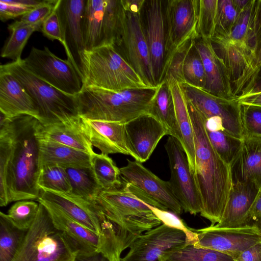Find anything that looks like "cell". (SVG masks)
<instances>
[{
    "label": "cell",
    "instance_id": "cell-7",
    "mask_svg": "<svg viewBox=\"0 0 261 261\" xmlns=\"http://www.w3.org/2000/svg\"><path fill=\"white\" fill-rule=\"evenodd\" d=\"M123 187L142 202L176 215L184 211L169 181L160 178L142 163L127 159L120 168Z\"/></svg>",
    "mask_w": 261,
    "mask_h": 261
},
{
    "label": "cell",
    "instance_id": "cell-11",
    "mask_svg": "<svg viewBox=\"0 0 261 261\" xmlns=\"http://www.w3.org/2000/svg\"><path fill=\"white\" fill-rule=\"evenodd\" d=\"M156 86L164 79L167 60L165 1H145L141 12Z\"/></svg>",
    "mask_w": 261,
    "mask_h": 261
},
{
    "label": "cell",
    "instance_id": "cell-47",
    "mask_svg": "<svg viewBox=\"0 0 261 261\" xmlns=\"http://www.w3.org/2000/svg\"><path fill=\"white\" fill-rule=\"evenodd\" d=\"M59 2L55 10L42 23L41 31L48 39L58 40L66 51L67 46L64 29L58 10Z\"/></svg>",
    "mask_w": 261,
    "mask_h": 261
},
{
    "label": "cell",
    "instance_id": "cell-15",
    "mask_svg": "<svg viewBox=\"0 0 261 261\" xmlns=\"http://www.w3.org/2000/svg\"><path fill=\"white\" fill-rule=\"evenodd\" d=\"M194 230L197 234L195 246L229 254L234 259L241 252L261 240V234L253 226L218 227L214 225Z\"/></svg>",
    "mask_w": 261,
    "mask_h": 261
},
{
    "label": "cell",
    "instance_id": "cell-32",
    "mask_svg": "<svg viewBox=\"0 0 261 261\" xmlns=\"http://www.w3.org/2000/svg\"><path fill=\"white\" fill-rule=\"evenodd\" d=\"M125 9L123 0H107L104 12L102 45H112L117 48L122 41Z\"/></svg>",
    "mask_w": 261,
    "mask_h": 261
},
{
    "label": "cell",
    "instance_id": "cell-22",
    "mask_svg": "<svg viewBox=\"0 0 261 261\" xmlns=\"http://www.w3.org/2000/svg\"><path fill=\"white\" fill-rule=\"evenodd\" d=\"M37 135L38 138L65 145L91 155L95 153L84 119L80 116L50 125H43L39 122Z\"/></svg>",
    "mask_w": 261,
    "mask_h": 261
},
{
    "label": "cell",
    "instance_id": "cell-28",
    "mask_svg": "<svg viewBox=\"0 0 261 261\" xmlns=\"http://www.w3.org/2000/svg\"><path fill=\"white\" fill-rule=\"evenodd\" d=\"M167 81L174 100L176 118L180 136V143L186 154L191 171L193 175L195 170L194 137L186 100L180 84L175 80Z\"/></svg>",
    "mask_w": 261,
    "mask_h": 261
},
{
    "label": "cell",
    "instance_id": "cell-27",
    "mask_svg": "<svg viewBox=\"0 0 261 261\" xmlns=\"http://www.w3.org/2000/svg\"><path fill=\"white\" fill-rule=\"evenodd\" d=\"M38 140L40 167L46 164L64 168L91 167L90 154L46 139L38 138Z\"/></svg>",
    "mask_w": 261,
    "mask_h": 261
},
{
    "label": "cell",
    "instance_id": "cell-2",
    "mask_svg": "<svg viewBox=\"0 0 261 261\" xmlns=\"http://www.w3.org/2000/svg\"><path fill=\"white\" fill-rule=\"evenodd\" d=\"M186 100L193 132L195 156L193 176L202 201L200 214L211 222L212 226L220 221L223 215L232 186L229 166L211 144L203 114Z\"/></svg>",
    "mask_w": 261,
    "mask_h": 261
},
{
    "label": "cell",
    "instance_id": "cell-42",
    "mask_svg": "<svg viewBox=\"0 0 261 261\" xmlns=\"http://www.w3.org/2000/svg\"><path fill=\"white\" fill-rule=\"evenodd\" d=\"M238 15L232 0H218L216 24L214 34L212 38L220 39L227 38Z\"/></svg>",
    "mask_w": 261,
    "mask_h": 261
},
{
    "label": "cell",
    "instance_id": "cell-21",
    "mask_svg": "<svg viewBox=\"0 0 261 261\" xmlns=\"http://www.w3.org/2000/svg\"><path fill=\"white\" fill-rule=\"evenodd\" d=\"M229 166L232 184L250 182L261 189V136L244 135Z\"/></svg>",
    "mask_w": 261,
    "mask_h": 261
},
{
    "label": "cell",
    "instance_id": "cell-54",
    "mask_svg": "<svg viewBox=\"0 0 261 261\" xmlns=\"http://www.w3.org/2000/svg\"><path fill=\"white\" fill-rule=\"evenodd\" d=\"M74 261H111L101 253L95 252L87 254H77ZM119 261H121L120 260Z\"/></svg>",
    "mask_w": 261,
    "mask_h": 261
},
{
    "label": "cell",
    "instance_id": "cell-44",
    "mask_svg": "<svg viewBox=\"0 0 261 261\" xmlns=\"http://www.w3.org/2000/svg\"><path fill=\"white\" fill-rule=\"evenodd\" d=\"M194 42V39L189 40L171 55L166 63L163 81L175 80L179 84L185 82L183 72L184 62Z\"/></svg>",
    "mask_w": 261,
    "mask_h": 261
},
{
    "label": "cell",
    "instance_id": "cell-9",
    "mask_svg": "<svg viewBox=\"0 0 261 261\" xmlns=\"http://www.w3.org/2000/svg\"><path fill=\"white\" fill-rule=\"evenodd\" d=\"M165 148L170 170L169 182L183 211L192 215L200 213L201 197L181 143L169 136Z\"/></svg>",
    "mask_w": 261,
    "mask_h": 261
},
{
    "label": "cell",
    "instance_id": "cell-48",
    "mask_svg": "<svg viewBox=\"0 0 261 261\" xmlns=\"http://www.w3.org/2000/svg\"><path fill=\"white\" fill-rule=\"evenodd\" d=\"M149 206L163 224L183 231L190 243H195L197 240L196 232L194 229L188 227L177 215L168 211L162 210L150 205Z\"/></svg>",
    "mask_w": 261,
    "mask_h": 261
},
{
    "label": "cell",
    "instance_id": "cell-14",
    "mask_svg": "<svg viewBox=\"0 0 261 261\" xmlns=\"http://www.w3.org/2000/svg\"><path fill=\"white\" fill-rule=\"evenodd\" d=\"M198 4L199 0L165 1L166 63L171 55L178 47L190 39L198 38L197 33Z\"/></svg>",
    "mask_w": 261,
    "mask_h": 261
},
{
    "label": "cell",
    "instance_id": "cell-18",
    "mask_svg": "<svg viewBox=\"0 0 261 261\" xmlns=\"http://www.w3.org/2000/svg\"><path fill=\"white\" fill-rule=\"evenodd\" d=\"M213 47L222 60L229 74L236 99L254 70L249 50L244 43L227 42L211 38Z\"/></svg>",
    "mask_w": 261,
    "mask_h": 261
},
{
    "label": "cell",
    "instance_id": "cell-13",
    "mask_svg": "<svg viewBox=\"0 0 261 261\" xmlns=\"http://www.w3.org/2000/svg\"><path fill=\"white\" fill-rule=\"evenodd\" d=\"M190 244L183 231L162 223L139 236L120 260L160 261L164 254Z\"/></svg>",
    "mask_w": 261,
    "mask_h": 261
},
{
    "label": "cell",
    "instance_id": "cell-10",
    "mask_svg": "<svg viewBox=\"0 0 261 261\" xmlns=\"http://www.w3.org/2000/svg\"><path fill=\"white\" fill-rule=\"evenodd\" d=\"M141 12L125 9L122 41L116 49L125 58L148 87L155 85L149 51L145 37Z\"/></svg>",
    "mask_w": 261,
    "mask_h": 261
},
{
    "label": "cell",
    "instance_id": "cell-41",
    "mask_svg": "<svg viewBox=\"0 0 261 261\" xmlns=\"http://www.w3.org/2000/svg\"><path fill=\"white\" fill-rule=\"evenodd\" d=\"M218 0H199L197 33L199 37L211 39L215 32Z\"/></svg>",
    "mask_w": 261,
    "mask_h": 261
},
{
    "label": "cell",
    "instance_id": "cell-40",
    "mask_svg": "<svg viewBox=\"0 0 261 261\" xmlns=\"http://www.w3.org/2000/svg\"><path fill=\"white\" fill-rule=\"evenodd\" d=\"M39 203L29 200H19L9 208L6 216L17 228L27 231L38 214Z\"/></svg>",
    "mask_w": 261,
    "mask_h": 261
},
{
    "label": "cell",
    "instance_id": "cell-17",
    "mask_svg": "<svg viewBox=\"0 0 261 261\" xmlns=\"http://www.w3.org/2000/svg\"><path fill=\"white\" fill-rule=\"evenodd\" d=\"M127 148L136 161L148 160L161 139L167 133L164 125L149 113L124 124Z\"/></svg>",
    "mask_w": 261,
    "mask_h": 261
},
{
    "label": "cell",
    "instance_id": "cell-56",
    "mask_svg": "<svg viewBox=\"0 0 261 261\" xmlns=\"http://www.w3.org/2000/svg\"><path fill=\"white\" fill-rule=\"evenodd\" d=\"M251 0H232L233 6L239 15L250 3Z\"/></svg>",
    "mask_w": 261,
    "mask_h": 261
},
{
    "label": "cell",
    "instance_id": "cell-37",
    "mask_svg": "<svg viewBox=\"0 0 261 261\" xmlns=\"http://www.w3.org/2000/svg\"><path fill=\"white\" fill-rule=\"evenodd\" d=\"M27 231L16 227L0 213V261H12Z\"/></svg>",
    "mask_w": 261,
    "mask_h": 261
},
{
    "label": "cell",
    "instance_id": "cell-23",
    "mask_svg": "<svg viewBox=\"0 0 261 261\" xmlns=\"http://www.w3.org/2000/svg\"><path fill=\"white\" fill-rule=\"evenodd\" d=\"M259 190L250 182L232 184L223 215L215 226L218 227L246 226L248 216Z\"/></svg>",
    "mask_w": 261,
    "mask_h": 261
},
{
    "label": "cell",
    "instance_id": "cell-35",
    "mask_svg": "<svg viewBox=\"0 0 261 261\" xmlns=\"http://www.w3.org/2000/svg\"><path fill=\"white\" fill-rule=\"evenodd\" d=\"M91 168L102 190L119 188L122 186L120 168L108 155L95 153L92 155Z\"/></svg>",
    "mask_w": 261,
    "mask_h": 261
},
{
    "label": "cell",
    "instance_id": "cell-24",
    "mask_svg": "<svg viewBox=\"0 0 261 261\" xmlns=\"http://www.w3.org/2000/svg\"><path fill=\"white\" fill-rule=\"evenodd\" d=\"M0 112L8 117L29 115L38 119L36 109L24 87L12 74L1 68Z\"/></svg>",
    "mask_w": 261,
    "mask_h": 261
},
{
    "label": "cell",
    "instance_id": "cell-4",
    "mask_svg": "<svg viewBox=\"0 0 261 261\" xmlns=\"http://www.w3.org/2000/svg\"><path fill=\"white\" fill-rule=\"evenodd\" d=\"M81 62L83 87L116 92L150 87L113 46L84 50Z\"/></svg>",
    "mask_w": 261,
    "mask_h": 261
},
{
    "label": "cell",
    "instance_id": "cell-49",
    "mask_svg": "<svg viewBox=\"0 0 261 261\" xmlns=\"http://www.w3.org/2000/svg\"><path fill=\"white\" fill-rule=\"evenodd\" d=\"M59 0H44V2L21 17L20 20L31 25H42L55 10Z\"/></svg>",
    "mask_w": 261,
    "mask_h": 261
},
{
    "label": "cell",
    "instance_id": "cell-34",
    "mask_svg": "<svg viewBox=\"0 0 261 261\" xmlns=\"http://www.w3.org/2000/svg\"><path fill=\"white\" fill-rule=\"evenodd\" d=\"M41 26L31 25L21 20L10 24L8 29L10 35L2 49L1 57L13 61L21 60L29 38L34 32L41 31Z\"/></svg>",
    "mask_w": 261,
    "mask_h": 261
},
{
    "label": "cell",
    "instance_id": "cell-33",
    "mask_svg": "<svg viewBox=\"0 0 261 261\" xmlns=\"http://www.w3.org/2000/svg\"><path fill=\"white\" fill-rule=\"evenodd\" d=\"M71 187L70 194L95 202L102 190L91 167L65 168Z\"/></svg>",
    "mask_w": 261,
    "mask_h": 261
},
{
    "label": "cell",
    "instance_id": "cell-16",
    "mask_svg": "<svg viewBox=\"0 0 261 261\" xmlns=\"http://www.w3.org/2000/svg\"><path fill=\"white\" fill-rule=\"evenodd\" d=\"M38 199L57 207L71 219L98 234L100 239L106 234L107 220L104 213L95 202L70 193L42 189Z\"/></svg>",
    "mask_w": 261,
    "mask_h": 261
},
{
    "label": "cell",
    "instance_id": "cell-39",
    "mask_svg": "<svg viewBox=\"0 0 261 261\" xmlns=\"http://www.w3.org/2000/svg\"><path fill=\"white\" fill-rule=\"evenodd\" d=\"M244 44L250 53L255 70L261 64V0L255 1Z\"/></svg>",
    "mask_w": 261,
    "mask_h": 261
},
{
    "label": "cell",
    "instance_id": "cell-51",
    "mask_svg": "<svg viewBox=\"0 0 261 261\" xmlns=\"http://www.w3.org/2000/svg\"><path fill=\"white\" fill-rule=\"evenodd\" d=\"M260 92L261 64L255 69L251 76L241 90L238 98Z\"/></svg>",
    "mask_w": 261,
    "mask_h": 261
},
{
    "label": "cell",
    "instance_id": "cell-1",
    "mask_svg": "<svg viewBox=\"0 0 261 261\" xmlns=\"http://www.w3.org/2000/svg\"><path fill=\"white\" fill-rule=\"evenodd\" d=\"M0 206L38 200L39 121L29 115L8 117L0 113Z\"/></svg>",
    "mask_w": 261,
    "mask_h": 261
},
{
    "label": "cell",
    "instance_id": "cell-31",
    "mask_svg": "<svg viewBox=\"0 0 261 261\" xmlns=\"http://www.w3.org/2000/svg\"><path fill=\"white\" fill-rule=\"evenodd\" d=\"M107 0H87L83 19L85 50L102 45L104 12Z\"/></svg>",
    "mask_w": 261,
    "mask_h": 261
},
{
    "label": "cell",
    "instance_id": "cell-45",
    "mask_svg": "<svg viewBox=\"0 0 261 261\" xmlns=\"http://www.w3.org/2000/svg\"><path fill=\"white\" fill-rule=\"evenodd\" d=\"M241 105V117L244 135L261 136V107Z\"/></svg>",
    "mask_w": 261,
    "mask_h": 261
},
{
    "label": "cell",
    "instance_id": "cell-30",
    "mask_svg": "<svg viewBox=\"0 0 261 261\" xmlns=\"http://www.w3.org/2000/svg\"><path fill=\"white\" fill-rule=\"evenodd\" d=\"M204 117L205 129L211 144L221 159L229 165L241 148L242 139L226 132L219 118Z\"/></svg>",
    "mask_w": 261,
    "mask_h": 261
},
{
    "label": "cell",
    "instance_id": "cell-20",
    "mask_svg": "<svg viewBox=\"0 0 261 261\" xmlns=\"http://www.w3.org/2000/svg\"><path fill=\"white\" fill-rule=\"evenodd\" d=\"M195 45L200 56L205 74L204 89L216 96L227 100L236 99L227 70L222 60L216 54L210 39L199 37Z\"/></svg>",
    "mask_w": 261,
    "mask_h": 261
},
{
    "label": "cell",
    "instance_id": "cell-38",
    "mask_svg": "<svg viewBox=\"0 0 261 261\" xmlns=\"http://www.w3.org/2000/svg\"><path fill=\"white\" fill-rule=\"evenodd\" d=\"M38 185L40 190L66 193H70L71 191L65 168L56 164L40 167Z\"/></svg>",
    "mask_w": 261,
    "mask_h": 261
},
{
    "label": "cell",
    "instance_id": "cell-29",
    "mask_svg": "<svg viewBox=\"0 0 261 261\" xmlns=\"http://www.w3.org/2000/svg\"><path fill=\"white\" fill-rule=\"evenodd\" d=\"M148 113L161 122L167 130V135L176 138L180 142L174 100L167 81L158 85L156 95Z\"/></svg>",
    "mask_w": 261,
    "mask_h": 261
},
{
    "label": "cell",
    "instance_id": "cell-50",
    "mask_svg": "<svg viewBox=\"0 0 261 261\" xmlns=\"http://www.w3.org/2000/svg\"><path fill=\"white\" fill-rule=\"evenodd\" d=\"M32 9L17 4L13 0H0V18L2 21L22 16Z\"/></svg>",
    "mask_w": 261,
    "mask_h": 261
},
{
    "label": "cell",
    "instance_id": "cell-12",
    "mask_svg": "<svg viewBox=\"0 0 261 261\" xmlns=\"http://www.w3.org/2000/svg\"><path fill=\"white\" fill-rule=\"evenodd\" d=\"M186 99L206 118L217 117L224 129L242 139L244 134L241 117V105L237 99L227 100L186 82L179 84Z\"/></svg>",
    "mask_w": 261,
    "mask_h": 261
},
{
    "label": "cell",
    "instance_id": "cell-52",
    "mask_svg": "<svg viewBox=\"0 0 261 261\" xmlns=\"http://www.w3.org/2000/svg\"><path fill=\"white\" fill-rule=\"evenodd\" d=\"M246 226L256 227L261 234V189L248 216Z\"/></svg>",
    "mask_w": 261,
    "mask_h": 261
},
{
    "label": "cell",
    "instance_id": "cell-36",
    "mask_svg": "<svg viewBox=\"0 0 261 261\" xmlns=\"http://www.w3.org/2000/svg\"><path fill=\"white\" fill-rule=\"evenodd\" d=\"M160 261H235L229 254L188 244L163 255Z\"/></svg>",
    "mask_w": 261,
    "mask_h": 261
},
{
    "label": "cell",
    "instance_id": "cell-3",
    "mask_svg": "<svg viewBox=\"0 0 261 261\" xmlns=\"http://www.w3.org/2000/svg\"><path fill=\"white\" fill-rule=\"evenodd\" d=\"M158 88V85L116 92L83 87L76 95L79 114L85 119L125 124L148 113Z\"/></svg>",
    "mask_w": 261,
    "mask_h": 261
},
{
    "label": "cell",
    "instance_id": "cell-6",
    "mask_svg": "<svg viewBox=\"0 0 261 261\" xmlns=\"http://www.w3.org/2000/svg\"><path fill=\"white\" fill-rule=\"evenodd\" d=\"M16 77L30 96L43 125L60 123L79 116L76 96L65 93L30 72L22 59L1 65Z\"/></svg>",
    "mask_w": 261,
    "mask_h": 261
},
{
    "label": "cell",
    "instance_id": "cell-19",
    "mask_svg": "<svg viewBox=\"0 0 261 261\" xmlns=\"http://www.w3.org/2000/svg\"><path fill=\"white\" fill-rule=\"evenodd\" d=\"M85 0H60L58 10L62 23L67 46V59L82 78L81 56L85 50L83 19Z\"/></svg>",
    "mask_w": 261,
    "mask_h": 261
},
{
    "label": "cell",
    "instance_id": "cell-8",
    "mask_svg": "<svg viewBox=\"0 0 261 261\" xmlns=\"http://www.w3.org/2000/svg\"><path fill=\"white\" fill-rule=\"evenodd\" d=\"M22 62L35 75L65 93L76 96L83 88L82 78L72 63L56 56L47 47H32Z\"/></svg>",
    "mask_w": 261,
    "mask_h": 261
},
{
    "label": "cell",
    "instance_id": "cell-55",
    "mask_svg": "<svg viewBox=\"0 0 261 261\" xmlns=\"http://www.w3.org/2000/svg\"><path fill=\"white\" fill-rule=\"evenodd\" d=\"M240 104L261 107V92L239 97L237 99Z\"/></svg>",
    "mask_w": 261,
    "mask_h": 261
},
{
    "label": "cell",
    "instance_id": "cell-26",
    "mask_svg": "<svg viewBox=\"0 0 261 261\" xmlns=\"http://www.w3.org/2000/svg\"><path fill=\"white\" fill-rule=\"evenodd\" d=\"M93 146L107 154L130 155L124 133V124L117 122L84 118Z\"/></svg>",
    "mask_w": 261,
    "mask_h": 261
},
{
    "label": "cell",
    "instance_id": "cell-25",
    "mask_svg": "<svg viewBox=\"0 0 261 261\" xmlns=\"http://www.w3.org/2000/svg\"><path fill=\"white\" fill-rule=\"evenodd\" d=\"M37 201L45 206L55 226L75 243L79 250L78 254L99 251L101 239L98 234L79 224L49 202L40 199Z\"/></svg>",
    "mask_w": 261,
    "mask_h": 261
},
{
    "label": "cell",
    "instance_id": "cell-43",
    "mask_svg": "<svg viewBox=\"0 0 261 261\" xmlns=\"http://www.w3.org/2000/svg\"><path fill=\"white\" fill-rule=\"evenodd\" d=\"M183 72L185 82L196 87L205 88V71L195 42L185 59Z\"/></svg>",
    "mask_w": 261,
    "mask_h": 261
},
{
    "label": "cell",
    "instance_id": "cell-46",
    "mask_svg": "<svg viewBox=\"0 0 261 261\" xmlns=\"http://www.w3.org/2000/svg\"><path fill=\"white\" fill-rule=\"evenodd\" d=\"M255 0H251L248 6L238 15L229 36L223 39H217L227 42L244 43L248 32Z\"/></svg>",
    "mask_w": 261,
    "mask_h": 261
},
{
    "label": "cell",
    "instance_id": "cell-5",
    "mask_svg": "<svg viewBox=\"0 0 261 261\" xmlns=\"http://www.w3.org/2000/svg\"><path fill=\"white\" fill-rule=\"evenodd\" d=\"M39 203L36 217L12 261H74L79 252L76 244L55 226L45 206Z\"/></svg>",
    "mask_w": 261,
    "mask_h": 261
},
{
    "label": "cell",
    "instance_id": "cell-53",
    "mask_svg": "<svg viewBox=\"0 0 261 261\" xmlns=\"http://www.w3.org/2000/svg\"><path fill=\"white\" fill-rule=\"evenodd\" d=\"M235 261H261V240L241 252Z\"/></svg>",
    "mask_w": 261,
    "mask_h": 261
}]
</instances>
